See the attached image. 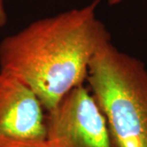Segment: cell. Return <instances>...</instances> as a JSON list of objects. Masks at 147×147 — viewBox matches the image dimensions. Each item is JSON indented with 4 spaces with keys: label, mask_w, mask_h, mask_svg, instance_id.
I'll use <instances>...</instances> for the list:
<instances>
[{
    "label": "cell",
    "mask_w": 147,
    "mask_h": 147,
    "mask_svg": "<svg viewBox=\"0 0 147 147\" xmlns=\"http://www.w3.org/2000/svg\"><path fill=\"white\" fill-rule=\"evenodd\" d=\"M100 0L29 24L0 42V71L18 79L46 112L87 81L92 59L111 39L96 16Z\"/></svg>",
    "instance_id": "cell-1"
},
{
    "label": "cell",
    "mask_w": 147,
    "mask_h": 147,
    "mask_svg": "<svg viewBox=\"0 0 147 147\" xmlns=\"http://www.w3.org/2000/svg\"><path fill=\"white\" fill-rule=\"evenodd\" d=\"M113 147H147V68L111 39L92 59L87 77Z\"/></svg>",
    "instance_id": "cell-2"
},
{
    "label": "cell",
    "mask_w": 147,
    "mask_h": 147,
    "mask_svg": "<svg viewBox=\"0 0 147 147\" xmlns=\"http://www.w3.org/2000/svg\"><path fill=\"white\" fill-rule=\"evenodd\" d=\"M48 147H113L107 123L93 95L84 85L47 112Z\"/></svg>",
    "instance_id": "cell-3"
},
{
    "label": "cell",
    "mask_w": 147,
    "mask_h": 147,
    "mask_svg": "<svg viewBox=\"0 0 147 147\" xmlns=\"http://www.w3.org/2000/svg\"><path fill=\"white\" fill-rule=\"evenodd\" d=\"M45 111L31 89L0 71V147H48Z\"/></svg>",
    "instance_id": "cell-4"
},
{
    "label": "cell",
    "mask_w": 147,
    "mask_h": 147,
    "mask_svg": "<svg viewBox=\"0 0 147 147\" xmlns=\"http://www.w3.org/2000/svg\"><path fill=\"white\" fill-rule=\"evenodd\" d=\"M7 22V15L4 6V1L0 0V28L6 26Z\"/></svg>",
    "instance_id": "cell-5"
},
{
    "label": "cell",
    "mask_w": 147,
    "mask_h": 147,
    "mask_svg": "<svg viewBox=\"0 0 147 147\" xmlns=\"http://www.w3.org/2000/svg\"><path fill=\"white\" fill-rule=\"evenodd\" d=\"M123 1H126V0H108V3L110 5H116V4H119Z\"/></svg>",
    "instance_id": "cell-6"
}]
</instances>
